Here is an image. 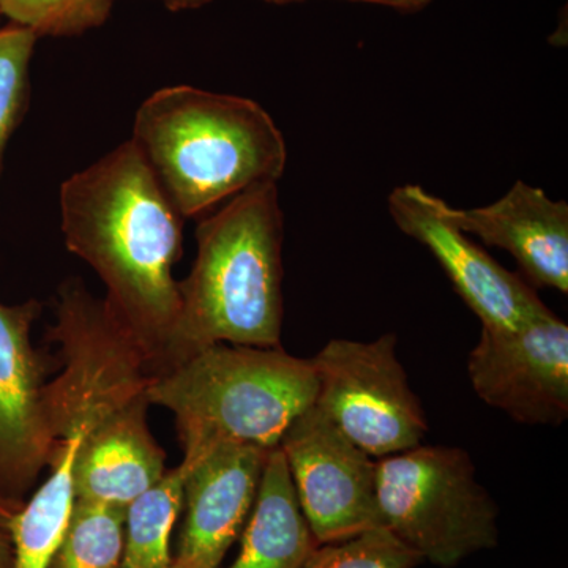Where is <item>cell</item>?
Segmentation results:
<instances>
[{"instance_id":"obj_1","label":"cell","mask_w":568,"mask_h":568,"mask_svg":"<svg viewBox=\"0 0 568 568\" xmlns=\"http://www.w3.org/2000/svg\"><path fill=\"white\" fill-rule=\"evenodd\" d=\"M51 338L61 347L62 369L47 383L44 402L54 447L81 444L74 496L126 508L168 473L148 424L156 377L151 354L78 278L59 290Z\"/></svg>"},{"instance_id":"obj_2","label":"cell","mask_w":568,"mask_h":568,"mask_svg":"<svg viewBox=\"0 0 568 568\" xmlns=\"http://www.w3.org/2000/svg\"><path fill=\"white\" fill-rule=\"evenodd\" d=\"M61 219L67 248L100 276L159 373L181 308L183 219L132 140L62 183Z\"/></svg>"},{"instance_id":"obj_3","label":"cell","mask_w":568,"mask_h":568,"mask_svg":"<svg viewBox=\"0 0 568 568\" xmlns=\"http://www.w3.org/2000/svg\"><path fill=\"white\" fill-rule=\"evenodd\" d=\"M283 237L278 183L231 197L200 219L192 271L159 373L212 345L280 347Z\"/></svg>"},{"instance_id":"obj_4","label":"cell","mask_w":568,"mask_h":568,"mask_svg":"<svg viewBox=\"0 0 568 568\" xmlns=\"http://www.w3.org/2000/svg\"><path fill=\"white\" fill-rule=\"evenodd\" d=\"M182 219H203L231 197L278 183L286 141L245 97L171 85L142 102L130 138Z\"/></svg>"},{"instance_id":"obj_5","label":"cell","mask_w":568,"mask_h":568,"mask_svg":"<svg viewBox=\"0 0 568 568\" xmlns=\"http://www.w3.org/2000/svg\"><path fill=\"white\" fill-rule=\"evenodd\" d=\"M316 392L312 358L219 343L156 376L149 398L174 414L183 459L194 462L224 444L274 450Z\"/></svg>"},{"instance_id":"obj_6","label":"cell","mask_w":568,"mask_h":568,"mask_svg":"<svg viewBox=\"0 0 568 568\" xmlns=\"http://www.w3.org/2000/svg\"><path fill=\"white\" fill-rule=\"evenodd\" d=\"M376 497L384 528L437 567L497 545L495 500L463 448L420 444L376 459Z\"/></svg>"},{"instance_id":"obj_7","label":"cell","mask_w":568,"mask_h":568,"mask_svg":"<svg viewBox=\"0 0 568 568\" xmlns=\"http://www.w3.org/2000/svg\"><path fill=\"white\" fill-rule=\"evenodd\" d=\"M312 362L316 409L366 455L383 459L420 446L428 422L396 357L395 335L331 339Z\"/></svg>"},{"instance_id":"obj_8","label":"cell","mask_w":568,"mask_h":568,"mask_svg":"<svg viewBox=\"0 0 568 568\" xmlns=\"http://www.w3.org/2000/svg\"><path fill=\"white\" fill-rule=\"evenodd\" d=\"M278 448L317 545L384 528L376 459L351 443L315 405L295 418Z\"/></svg>"},{"instance_id":"obj_9","label":"cell","mask_w":568,"mask_h":568,"mask_svg":"<svg viewBox=\"0 0 568 568\" xmlns=\"http://www.w3.org/2000/svg\"><path fill=\"white\" fill-rule=\"evenodd\" d=\"M387 207L396 227L435 256L484 327L515 331L551 313L536 287L496 263L459 230L446 201L422 186L402 185L388 196Z\"/></svg>"},{"instance_id":"obj_10","label":"cell","mask_w":568,"mask_h":568,"mask_svg":"<svg viewBox=\"0 0 568 568\" xmlns=\"http://www.w3.org/2000/svg\"><path fill=\"white\" fill-rule=\"evenodd\" d=\"M467 372L488 406L519 424L560 425L568 417V325L551 312L515 331L481 327Z\"/></svg>"},{"instance_id":"obj_11","label":"cell","mask_w":568,"mask_h":568,"mask_svg":"<svg viewBox=\"0 0 568 568\" xmlns=\"http://www.w3.org/2000/svg\"><path fill=\"white\" fill-rule=\"evenodd\" d=\"M39 302L0 304V497L24 506L43 467L52 437L44 402V365L32 345Z\"/></svg>"},{"instance_id":"obj_12","label":"cell","mask_w":568,"mask_h":568,"mask_svg":"<svg viewBox=\"0 0 568 568\" xmlns=\"http://www.w3.org/2000/svg\"><path fill=\"white\" fill-rule=\"evenodd\" d=\"M271 450L224 444L185 462V523L174 559L190 568H219L253 510Z\"/></svg>"},{"instance_id":"obj_13","label":"cell","mask_w":568,"mask_h":568,"mask_svg":"<svg viewBox=\"0 0 568 568\" xmlns=\"http://www.w3.org/2000/svg\"><path fill=\"white\" fill-rule=\"evenodd\" d=\"M459 230L484 244L506 250L532 287L568 293V204L517 181L500 200L484 207L457 209Z\"/></svg>"},{"instance_id":"obj_14","label":"cell","mask_w":568,"mask_h":568,"mask_svg":"<svg viewBox=\"0 0 568 568\" xmlns=\"http://www.w3.org/2000/svg\"><path fill=\"white\" fill-rule=\"evenodd\" d=\"M316 547L286 459L276 447L265 462L241 552L230 568H304Z\"/></svg>"},{"instance_id":"obj_15","label":"cell","mask_w":568,"mask_h":568,"mask_svg":"<svg viewBox=\"0 0 568 568\" xmlns=\"http://www.w3.org/2000/svg\"><path fill=\"white\" fill-rule=\"evenodd\" d=\"M74 503V469L51 466L50 477L9 519L13 568H48L69 528Z\"/></svg>"},{"instance_id":"obj_16","label":"cell","mask_w":568,"mask_h":568,"mask_svg":"<svg viewBox=\"0 0 568 568\" xmlns=\"http://www.w3.org/2000/svg\"><path fill=\"white\" fill-rule=\"evenodd\" d=\"M186 467L168 470L162 480L125 508V540L118 568H168L175 519L183 507Z\"/></svg>"},{"instance_id":"obj_17","label":"cell","mask_w":568,"mask_h":568,"mask_svg":"<svg viewBox=\"0 0 568 568\" xmlns=\"http://www.w3.org/2000/svg\"><path fill=\"white\" fill-rule=\"evenodd\" d=\"M125 540V508L77 500L48 568H118Z\"/></svg>"},{"instance_id":"obj_18","label":"cell","mask_w":568,"mask_h":568,"mask_svg":"<svg viewBox=\"0 0 568 568\" xmlns=\"http://www.w3.org/2000/svg\"><path fill=\"white\" fill-rule=\"evenodd\" d=\"M112 0H0L10 24L40 37H74L100 28L110 18Z\"/></svg>"},{"instance_id":"obj_19","label":"cell","mask_w":568,"mask_h":568,"mask_svg":"<svg viewBox=\"0 0 568 568\" xmlns=\"http://www.w3.org/2000/svg\"><path fill=\"white\" fill-rule=\"evenodd\" d=\"M39 36L22 26L0 28V170L28 102L29 67Z\"/></svg>"},{"instance_id":"obj_20","label":"cell","mask_w":568,"mask_h":568,"mask_svg":"<svg viewBox=\"0 0 568 568\" xmlns=\"http://www.w3.org/2000/svg\"><path fill=\"white\" fill-rule=\"evenodd\" d=\"M417 552L386 528L366 530L334 544L317 545L304 568H416Z\"/></svg>"},{"instance_id":"obj_21","label":"cell","mask_w":568,"mask_h":568,"mask_svg":"<svg viewBox=\"0 0 568 568\" xmlns=\"http://www.w3.org/2000/svg\"><path fill=\"white\" fill-rule=\"evenodd\" d=\"M294 2H302V0H294ZM353 2L375 3V6L413 13V11L424 10L433 0H353Z\"/></svg>"},{"instance_id":"obj_22","label":"cell","mask_w":568,"mask_h":568,"mask_svg":"<svg viewBox=\"0 0 568 568\" xmlns=\"http://www.w3.org/2000/svg\"><path fill=\"white\" fill-rule=\"evenodd\" d=\"M114 2V0H112ZM168 10L183 11V10H197L209 6L213 0H160Z\"/></svg>"},{"instance_id":"obj_23","label":"cell","mask_w":568,"mask_h":568,"mask_svg":"<svg viewBox=\"0 0 568 568\" xmlns=\"http://www.w3.org/2000/svg\"><path fill=\"white\" fill-rule=\"evenodd\" d=\"M0 568H13V547L9 534L0 529Z\"/></svg>"},{"instance_id":"obj_24","label":"cell","mask_w":568,"mask_h":568,"mask_svg":"<svg viewBox=\"0 0 568 568\" xmlns=\"http://www.w3.org/2000/svg\"><path fill=\"white\" fill-rule=\"evenodd\" d=\"M21 507L22 506H18V504L10 503V500L0 497V529L3 530V528H6L9 519L13 517Z\"/></svg>"},{"instance_id":"obj_25","label":"cell","mask_w":568,"mask_h":568,"mask_svg":"<svg viewBox=\"0 0 568 568\" xmlns=\"http://www.w3.org/2000/svg\"><path fill=\"white\" fill-rule=\"evenodd\" d=\"M264 2L275 3V6H286V3H293L294 0H264Z\"/></svg>"},{"instance_id":"obj_26","label":"cell","mask_w":568,"mask_h":568,"mask_svg":"<svg viewBox=\"0 0 568 568\" xmlns=\"http://www.w3.org/2000/svg\"><path fill=\"white\" fill-rule=\"evenodd\" d=\"M168 568H190L189 566H185V564H182L181 560L173 559V562L168 566Z\"/></svg>"},{"instance_id":"obj_27","label":"cell","mask_w":568,"mask_h":568,"mask_svg":"<svg viewBox=\"0 0 568 568\" xmlns=\"http://www.w3.org/2000/svg\"><path fill=\"white\" fill-rule=\"evenodd\" d=\"M0 18H2V14H0Z\"/></svg>"}]
</instances>
